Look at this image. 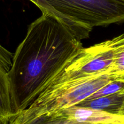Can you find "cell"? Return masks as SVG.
I'll return each mask as SVG.
<instances>
[{
	"mask_svg": "<svg viewBox=\"0 0 124 124\" xmlns=\"http://www.w3.org/2000/svg\"><path fill=\"white\" fill-rule=\"evenodd\" d=\"M83 46L65 23L42 13L30 24L8 71L15 115L29 107Z\"/></svg>",
	"mask_w": 124,
	"mask_h": 124,
	"instance_id": "cell-1",
	"label": "cell"
},
{
	"mask_svg": "<svg viewBox=\"0 0 124 124\" xmlns=\"http://www.w3.org/2000/svg\"><path fill=\"white\" fill-rule=\"evenodd\" d=\"M115 78L117 77L108 71L51 85L29 107L16 116L19 119H28L76 105Z\"/></svg>",
	"mask_w": 124,
	"mask_h": 124,
	"instance_id": "cell-2",
	"label": "cell"
},
{
	"mask_svg": "<svg viewBox=\"0 0 124 124\" xmlns=\"http://www.w3.org/2000/svg\"><path fill=\"white\" fill-rule=\"evenodd\" d=\"M65 18L90 33L94 27L124 23V0H46Z\"/></svg>",
	"mask_w": 124,
	"mask_h": 124,
	"instance_id": "cell-3",
	"label": "cell"
},
{
	"mask_svg": "<svg viewBox=\"0 0 124 124\" xmlns=\"http://www.w3.org/2000/svg\"><path fill=\"white\" fill-rule=\"evenodd\" d=\"M124 49V33L88 48L83 47L47 87L80 78L108 71L113 73L112 67L116 57Z\"/></svg>",
	"mask_w": 124,
	"mask_h": 124,
	"instance_id": "cell-4",
	"label": "cell"
},
{
	"mask_svg": "<svg viewBox=\"0 0 124 124\" xmlns=\"http://www.w3.org/2000/svg\"><path fill=\"white\" fill-rule=\"evenodd\" d=\"M59 111L69 119L83 123L124 124V116L78 105H74Z\"/></svg>",
	"mask_w": 124,
	"mask_h": 124,
	"instance_id": "cell-5",
	"label": "cell"
},
{
	"mask_svg": "<svg viewBox=\"0 0 124 124\" xmlns=\"http://www.w3.org/2000/svg\"><path fill=\"white\" fill-rule=\"evenodd\" d=\"M124 101V92L91 99H85L78 105L118 115Z\"/></svg>",
	"mask_w": 124,
	"mask_h": 124,
	"instance_id": "cell-6",
	"label": "cell"
},
{
	"mask_svg": "<svg viewBox=\"0 0 124 124\" xmlns=\"http://www.w3.org/2000/svg\"><path fill=\"white\" fill-rule=\"evenodd\" d=\"M14 116L8 71L0 63V121H7Z\"/></svg>",
	"mask_w": 124,
	"mask_h": 124,
	"instance_id": "cell-7",
	"label": "cell"
},
{
	"mask_svg": "<svg viewBox=\"0 0 124 124\" xmlns=\"http://www.w3.org/2000/svg\"><path fill=\"white\" fill-rule=\"evenodd\" d=\"M13 117L17 124H90L69 119L60 111L28 119H19L16 115Z\"/></svg>",
	"mask_w": 124,
	"mask_h": 124,
	"instance_id": "cell-8",
	"label": "cell"
},
{
	"mask_svg": "<svg viewBox=\"0 0 124 124\" xmlns=\"http://www.w3.org/2000/svg\"><path fill=\"white\" fill-rule=\"evenodd\" d=\"M13 56V54L0 45V63L8 71L12 66Z\"/></svg>",
	"mask_w": 124,
	"mask_h": 124,
	"instance_id": "cell-9",
	"label": "cell"
},
{
	"mask_svg": "<svg viewBox=\"0 0 124 124\" xmlns=\"http://www.w3.org/2000/svg\"><path fill=\"white\" fill-rule=\"evenodd\" d=\"M1 124H17L15 120L14 117H11L10 119L7 120V121H1Z\"/></svg>",
	"mask_w": 124,
	"mask_h": 124,
	"instance_id": "cell-10",
	"label": "cell"
},
{
	"mask_svg": "<svg viewBox=\"0 0 124 124\" xmlns=\"http://www.w3.org/2000/svg\"><path fill=\"white\" fill-rule=\"evenodd\" d=\"M118 115L124 116V101L123 104H122V107H121V109H120L119 111Z\"/></svg>",
	"mask_w": 124,
	"mask_h": 124,
	"instance_id": "cell-11",
	"label": "cell"
},
{
	"mask_svg": "<svg viewBox=\"0 0 124 124\" xmlns=\"http://www.w3.org/2000/svg\"></svg>",
	"mask_w": 124,
	"mask_h": 124,
	"instance_id": "cell-12",
	"label": "cell"
},
{
	"mask_svg": "<svg viewBox=\"0 0 124 124\" xmlns=\"http://www.w3.org/2000/svg\"></svg>",
	"mask_w": 124,
	"mask_h": 124,
	"instance_id": "cell-13",
	"label": "cell"
},
{
	"mask_svg": "<svg viewBox=\"0 0 124 124\" xmlns=\"http://www.w3.org/2000/svg\"><path fill=\"white\" fill-rule=\"evenodd\" d=\"M0 124H1V121H0Z\"/></svg>",
	"mask_w": 124,
	"mask_h": 124,
	"instance_id": "cell-14",
	"label": "cell"
}]
</instances>
